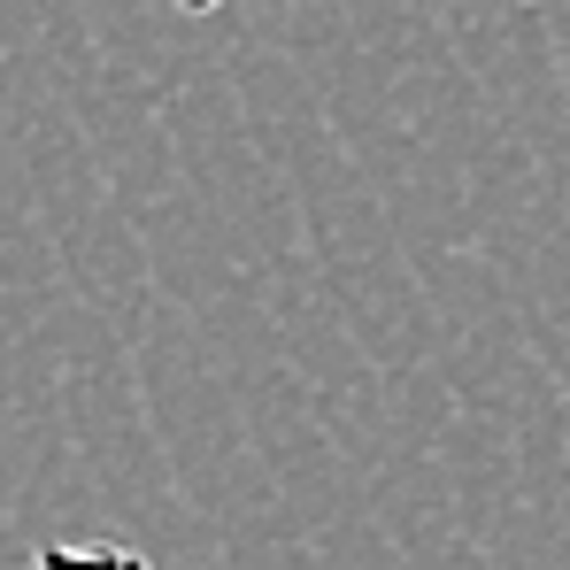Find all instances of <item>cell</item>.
<instances>
[{"label": "cell", "mask_w": 570, "mask_h": 570, "mask_svg": "<svg viewBox=\"0 0 570 570\" xmlns=\"http://www.w3.org/2000/svg\"><path fill=\"white\" fill-rule=\"evenodd\" d=\"M31 570H155V563L124 540H55V548H39Z\"/></svg>", "instance_id": "6da1fadb"}, {"label": "cell", "mask_w": 570, "mask_h": 570, "mask_svg": "<svg viewBox=\"0 0 570 570\" xmlns=\"http://www.w3.org/2000/svg\"><path fill=\"white\" fill-rule=\"evenodd\" d=\"M170 8H186V16H216L224 0H170Z\"/></svg>", "instance_id": "7a4b0ae2"}]
</instances>
